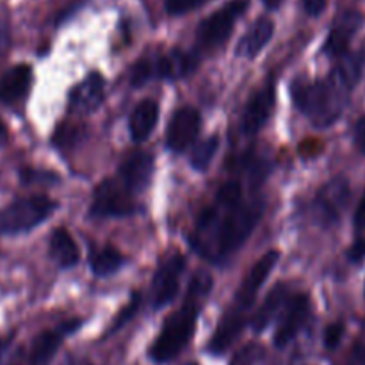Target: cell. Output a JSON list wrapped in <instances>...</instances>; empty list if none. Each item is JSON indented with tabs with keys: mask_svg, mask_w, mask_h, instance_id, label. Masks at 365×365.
Wrapping results in <instances>:
<instances>
[{
	"mask_svg": "<svg viewBox=\"0 0 365 365\" xmlns=\"http://www.w3.org/2000/svg\"><path fill=\"white\" fill-rule=\"evenodd\" d=\"M264 212V200H246L242 184L227 182L217 191L216 202L202 212L191 235V245L205 259L220 262L237 252L255 230Z\"/></svg>",
	"mask_w": 365,
	"mask_h": 365,
	"instance_id": "obj_1",
	"label": "cell"
},
{
	"mask_svg": "<svg viewBox=\"0 0 365 365\" xmlns=\"http://www.w3.org/2000/svg\"><path fill=\"white\" fill-rule=\"evenodd\" d=\"M210 289H212V277L207 271H200L192 277L184 305L164 321L163 330L150 349V359L153 362L168 364L184 351L195 335L198 314Z\"/></svg>",
	"mask_w": 365,
	"mask_h": 365,
	"instance_id": "obj_2",
	"label": "cell"
},
{
	"mask_svg": "<svg viewBox=\"0 0 365 365\" xmlns=\"http://www.w3.org/2000/svg\"><path fill=\"white\" fill-rule=\"evenodd\" d=\"M291 91L298 109L319 128L331 127L341 118L351 93L331 73L324 81H294Z\"/></svg>",
	"mask_w": 365,
	"mask_h": 365,
	"instance_id": "obj_3",
	"label": "cell"
},
{
	"mask_svg": "<svg viewBox=\"0 0 365 365\" xmlns=\"http://www.w3.org/2000/svg\"><path fill=\"white\" fill-rule=\"evenodd\" d=\"M56 202L46 196L20 198L0 210V234L16 235L31 232L56 210Z\"/></svg>",
	"mask_w": 365,
	"mask_h": 365,
	"instance_id": "obj_4",
	"label": "cell"
},
{
	"mask_svg": "<svg viewBox=\"0 0 365 365\" xmlns=\"http://www.w3.org/2000/svg\"><path fill=\"white\" fill-rule=\"evenodd\" d=\"M250 7V0H230L221 9L207 16L196 31V41L202 48L216 50L228 41L234 25L246 9Z\"/></svg>",
	"mask_w": 365,
	"mask_h": 365,
	"instance_id": "obj_5",
	"label": "cell"
},
{
	"mask_svg": "<svg viewBox=\"0 0 365 365\" xmlns=\"http://www.w3.org/2000/svg\"><path fill=\"white\" fill-rule=\"evenodd\" d=\"M138 210L130 192L118 180H106L96 187L91 203V214L96 217H125Z\"/></svg>",
	"mask_w": 365,
	"mask_h": 365,
	"instance_id": "obj_6",
	"label": "cell"
},
{
	"mask_svg": "<svg viewBox=\"0 0 365 365\" xmlns=\"http://www.w3.org/2000/svg\"><path fill=\"white\" fill-rule=\"evenodd\" d=\"M278 260H280V252H278V250H271V252L264 253V255L250 267L245 280H242L241 287H239L237 294H235V302L234 305H232V309L239 310V312H248V310L252 309L260 287H262L264 282L267 280L271 271L274 269Z\"/></svg>",
	"mask_w": 365,
	"mask_h": 365,
	"instance_id": "obj_7",
	"label": "cell"
},
{
	"mask_svg": "<svg viewBox=\"0 0 365 365\" xmlns=\"http://www.w3.org/2000/svg\"><path fill=\"white\" fill-rule=\"evenodd\" d=\"M185 260L182 255H171L164 260L152 280V305L155 309L170 305L178 294V278L184 271Z\"/></svg>",
	"mask_w": 365,
	"mask_h": 365,
	"instance_id": "obj_8",
	"label": "cell"
},
{
	"mask_svg": "<svg viewBox=\"0 0 365 365\" xmlns=\"http://www.w3.org/2000/svg\"><path fill=\"white\" fill-rule=\"evenodd\" d=\"M202 127V116L195 107H182L175 110L166 130V145L173 152L187 148L198 135Z\"/></svg>",
	"mask_w": 365,
	"mask_h": 365,
	"instance_id": "obj_9",
	"label": "cell"
},
{
	"mask_svg": "<svg viewBox=\"0 0 365 365\" xmlns=\"http://www.w3.org/2000/svg\"><path fill=\"white\" fill-rule=\"evenodd\" d=\"M153 175V159L146 152H134L121 163L118 178L121 187L130 195L143 192L148 187Z\"/></svg>",
	"mask_w": 365,
	"mask_h": 365,
	"instance_id": "obj_10",
	"label": "cell"
},
{
	"mask_svg": "<svg viewBox=\"0 0 365 365\" xmlns=\"http://www.w3.org/2000/svg\"><path fill=\"white\" fill-rule=\"evenodd\" d=\"M349 184L346 178L328 182L316 196V212L324 225H334L341 220L344 207L348 205Z\"/></svg>",
	"mask_w": 365,
	"mask_h": 365,
	"instance_id": "obj_11",
	"label": "cell"
},
{
	"mask_svg": "<svg viewBox=\"0 0 365 365\" xmlns=\"http://www.w3.org/2000/svg\"><path fill=\"white\" fill-rule=\"evenodd\" d=\"M362 24L364 14L360 11L349 9L339 14L337 20L331 25L327 43H324V53H328L330 57H342L344 53H348L349 43L355 38Z\"/></svg>",
	"mask_w": 365,
	"mask_h": 365,
	"instance_id": "obj_12",
	"label": "cell"
},
{
	"mask_svg": "<svg viewBox=\"0 0 365 365\" xmlns=\"http://www.w3.org/2000/svg\"><path fill=\"white\" fill-rule=\"evenodd\" d=\"M274 107V84L273 81L266 82L259 91H255L246 106L245 114H242V130L248 135H255L267 118L271 116Z\"/></svg>",
	"mask_w": 365,
	"mask_h": 365,
	"instance_id": "obj_13",
	"label": "cell"
},
{
	"mask_svg": "<svg viewBox=\"0 0 365 365\" xmlns=\"http://www.w3.org/2000/svg\"><path fill=\"white\" fill-rule=\"evenodd\" d=\"M310 316V302L305 294H298L289 302L285 314L282 316L280 324L274 334V346L277 348H284L287 346L296 335L302 331L305 327L307 319Z\"/></svg>",
	"mask_w": 365,
	"mask_h": 365,
	"instance_id": "obj_14",
	"label": "cell"
},
{
	"mask_svg": "<svg viewBox=\"0 0 365 365\" xmlns=\"http://www.w3.org/2000/svg\"><path fill=\"white\" fill-rule=\"evenodd\" d=\"M150 68H152L153 78H168V81H177V78L187 77L189 73L198 66V57L192 52H184V50H171L157 59H148Z\"/></svg>",
	"mask_w": 365,
	"mask_h": 365,
	"instance_id": "obj_15",
	"label": "cell"
},
{
	"mask_svg": "<svg viewBox=\"0 0 365 365\" xmlns=\"http://www.w3.org/2000/svg\"><path fill=\"white\" fill-rule=\"evenodd\" d=\"M103 88L106 81L102 75L91 71L70 91V109L78 114H89L98 109L103 102Z\"/></svg>",
	"mask_w": 365,
	"mask_h": 365,
	"instance_id": "obj_16",
	"label": "cell"
},
{
	"mask_svg": "<svg viewBox=\"0 0 365 365\" xmlns=\"http://www.w3.org/2000/svg\"><path fill=\"white\" fill-rule=\"evenodd\" d=\"M246 324V312H239V310L230 309L223 317H221L220 324H217L216 331H214L212 339L209 342V351L212 355H223L235 341L239 335L242 334Z\"/></svg>",
	"mask_w": 365,
	"mask_h": 365,
	"instance_id": "obj_17",
	"label": "cell"
},
{
	"mask_svg": "<svg viewBox=\"0 0 365 365\" xmlns=\"http://www.w3.org/2000/svg\"><path fill=\"white\" fill-rule=\"evenodd\" d=\"M32 84V68L29 64H16L9 68L0 78V102L14 103L27 95Z\"/></svg>",
	"mask_w": 365,
	"mask_h": 365,
	"instance_id": "obj_18",
	"label": "cell"
},
{
	"mask_svg": "<svg viewBox=\"0 0 365 365\" xmlns=\"http://www.w3.org/2000/svg\"><path fill=\"white\" fill-rule=\"evenodd\" d=\"M273 32H274L273 20L267 16H260L259 20L250 27V31L246 32L245 38L239 41L237 56L246 57V59H253V57H257L260 52H262L264 46L271 41Z\"/></svg>",
	"mask_w": 365,
	"mask_h": 365,
	"instance_id": "obj_19",
	"label": "cell"
},
{
	"mask_svg": "<svg viewBox=\"0 0 365 365\" xmlns=\"http://www.w3.org/2000/svg\"><path fill=\"white\" fill-rule=\"evenodd\" d=\"M157 121H159V106L153 100H143L134 113L130 114L128 120V128H130V135L134 141L143 143L155 128Z\"/></svg>",
	"mask_w": 365,
	"mask_h": 365,
	"instance_id": "obj_20",
	"label": "cell"
},
{
	"mask_svg": "<svg viewBox=\"0 0 365 365\" xmlns=\"http://www.w3.org/2000/svg\"><path fill=\"white\" fill-rule=\"evenodd\" d=\"M287 287L285 285H277L273 291L267 294V298L264 299V303L260 305V309L257 310L255 316L252 319V328L255 334L266 330L271 323H273L274 317L280 314V310L284 309L285 302H287Z\"/></svg>",
	"mask_w": 365,
	"mask_h": 365,
	"instance_id": "obj_21",
	"label": "cell"
},
{
	"mask_svg": "<svg viewBox=\"0 0 365 365\" xmlns=\"http://www.w3.org/2000/svg\"><path fill=\"white\" fill-rule=\"evenodd\" d=\"M364 68H365V53L348 52L342 57H339V63L335 64V68L330 71V73L334 75V77H337L339 81L349 89V91H353L355 86L360 82V78H362Z\"/></svg>",
	"mask_w": 365,
	"mask_h": 365,
	"instance_id": "obj_22",
	"label": "cell"
},
{
	"mask_svg": "<svg viewBox=\"0 0 365 365\" xmlns=\"http://www.w3.org/2000/svg\"><path fill=\"white\" fill-rule=\"evenodd\" d=\"M64 331L61 328L57 330H46L43 334H39L38 337L34 339L31 348V365H46L52 360V356L56 355L59 346L63 344Z\"/></svg>",
	"mask_w": 365,
	"mask_h": 365,
	"instance_id": "obj_23",
	"label": "cell"
},
{
	"mask_svg": "<svg viewBox=\"0 0 365 365\" xmlns=\"http://www.w3.org/2000/svg\"><path fill=\"white\" fill-rule=\"evenodd\" d=\"M50 257L61 267H71L78 262L77 242L73 241L70 232L64 228L53 232L52 239H50Z\"/></svg>",
	"mask_w": 365,
	"mask_h": 365,
	"instance_id": "obj_24",
	"label": "cell"
},
{
	"mask_svg": "<svg viewBox=\"0 0 365 365\" xmlns=\"http://www.w3.org/2000/svg\"><path fill=\"white\" fill-rule=\"evenodd\" d=\"M89 264H91V271L95 277H109L120 269L123 264V257L114 246L107 245L91 253Z\"/></svg>",
	"mask_w": 365,
	"mask_h": 365,
	"instance_id": "obj_25",
	"label": "cell"
},
{
	"mask_svg": "<svg viewBox=\"0 0 365 365\" xmlns=\"http://www.w3.org/2000/svg\"><path fill=\"white\" fill-rule=\"evenodd\" d=\"M217 148H220V138H217L216 134L209 135V138H205L203 141H200L191 152L192 168L198 171H205L207 166L212 163Z\"/></svg>",
	"mask_w": 365,
	"mask_h": 365,
	"instance_id": "obj_26",
	"label": "cell"
},
{
	"mask_svg": "<svg viewBox=\"0 0 365 365\" xmlns=\"http://www.w3.org/2000/svg\"><path fill=\"white\" fill-rule=\"evenodd\" d=\"M264 355H266V349L260 344H246L235 353L230 365H255L264 359Z\"/></svg>",
	"mask_w": 365,
	"mask_h": 365,
	"instance_id": "obj_27",
	"label": "cell"
},
{
	"mask_svg": "<svg viewBox=\"0 0 365 365\" xmlns=\"http://www.w3.org/2000/svg\"><path fill=\"white\" fill-rule=\"evenodd\" d=\"M152 77V68H150L148 59H141L132 66L130 70V82L134 88H139V86H145L146 82Z\"/></svg>",
	"mask_w": 365,
	"mask_h": 365,
	"instance_id": "obj_28",
	"label": "cell"
},
{
	"mask_svg": "<svg viewBox=\"0 0 365 365\" xmlns=\"http://www.w3.org/2000/svg\"><path fill=\"white\" fill-rule=\"evenodd\" d=\"M209 0H166V11L173 16L177 14H185L191 13V11L198 9L203 4H207Z\"/></svg>",
	"mask_w": 365,
	"mask_h": 365,
	"instance_id": "obj_29",
	"label": "cell"
},
{
	"mask_svg": "<svg viewBox=\"0 0 365 365\" xmlns=\"http://www.w3.org/2000/svg\"><path fill=\"white\" fill-rule=\"evenodd\" d=\"M139 303H141V294H138V292H135V294L132 296L130 303H128V305L125 307V309L121 310L120 314H118L116 319H114V323H113V331H116L118 328H121L125 323H127V321H130L132 317H134V314L138 312Z\"/></svg>",
	"mask_w": 365,
	"mask_h": 365,
	"instance_id": "obj_30",
	"label": "cell"
},
{
	"mask_svg": "<svg viewBox=\"0 0 365 365\" xmlns=\"http://www.w3.org/2000/svg\"><path fill=\"white\" fill-rule=\"evenodd\" d=\"M342 337H344V324L342 323H334L327 328L324 331V346L328 349H335L341 344Z\"/></svg>",
	"mask_w": 365,
	"mask_h": 365,
	"instance_id": "obj_31",
	"label": "cell"
},
{
	"mask_svg": "<svg viewBox=\"0 0 365 365\" xmlns=\"http://www.w3.org/2000/svg\"><path fill=\"white\" fill-rule=\"evenodd\" d=\"M353 141H355L356 150L362 155H365V116L360 118L355 123V128H353Z\"/></svg>",
	"mask_w": 365,
	"mask_h": 365,
	"instance_id": "obj_32",
	"label": "cell"
},
{
	"mask_svg": "<svg viewBox=\"0 0 365 365\" xmlns=\"http://www.w3.org/2000/svg\"><path fill=\"white\" fill-rule=\"evenodd\" d=\"M348 259L355 264L362 262L365 259V237H359L355 242H353V246L348 252Z\"/></svg>",
	"mask_w": 365,
	"mask_h": 365,
	"instance_id": "obj_33",
	"label": "cell"
},
{
	"mask_svg": "<svg viewBox=\"0 0 365 365\" xmlns=\"http://www.w3.org/2000/svg\"><path fill=\"white\" fill-rule=\"evenodd\" d=\"M303 7L310 16H319L327 9V0H303Z\"/></svg>",
	"mask_w": 365,
	"mask_h": 365,
	"instance_id": "obj_34",
	"label": "cell"
},
{
	"mask_svg": "<svg viewBox=\"0 0 365 365\" xmlns=\"http://www.w3.org/2000/svg\"><path fill=\"white\" fill-rule=\"evenodd\" d=\"M353 223H355V228L359 232L365 230V191H364L362 198H360L359 205H356L355 217H353Z\"/></svg>",
	"mask_w": 365,
	"mask_h": 365,
	"instance_id": "obj_35",
	"label": "cell"
},
{
	"mask_svg": "<svg viewBox=\"0 0 365 365\" xmlns=\"http://www.w3.org/2000/svg\"><path fill=\"white\" fill-rule=\"evenodd\" d=\"M351 364L353 365H365V346L356 344L351 353Z\"/></svg>",
	"mask_w": 365,
	"mask_h": 365,
	"instance_id": "obj_36",
	"label": "cell"
},
{
	"mask_svg": "<svg viewBox=\"0 0 365 365\" xmlns=\"http://www.w3.org/2000/svg\"><path fill=\"white\" fill-rule=\"evenodd\" d=\"M63 365H93L88 359H70L68 362H64Z\"/></svg>",
	"mask_w": 365,
	"mask_h": 365,
	"instance_id": "obj_37",
	"label": "cell"
},
{
	"mask_svg": "<svg viewBox=\"0 0 365 365\" xmlns=\"http://www.w3.org/2000/svg\"><path fill=\"white\" fill-rule=\"evenodd\" d=\"M264 2H266L269 7H277L282 0H264Z\"/></svg>",
	"mask_w": 365,
	"mask_h": 365,
	"instance_id": "obj_38",
	"label": "cell"
},
{
	"mask_svg": "<svg viewBox=\"0 0 365 365\" xmlns=\"http://www.w3.org/2000/svg\"><path fill=\"white\" fill-rule=\"evenodd\" d=\"M6 138V125L2 123V120H0V139Z\"/></svg>",
	"mask_w": 365,
	"mask_h": 365,
	"instance_id": "obj_39",
	"label": "cell"
},
{
	"mask_svg": "<svg viewBox=\"0 0 365 365\" xmlns=\"http://www.w3.org/2000/svg\"><path fill=\"white\" fill-rule=\"evenodd\" d=\"M185 365H198V364H195V362H189V364H185Z\"/></svg>",
	"mask_w": 365,
	"mask_h": 365,
	"instance_id": "obj_40",
	"label": "cell"
}]
</instances>
